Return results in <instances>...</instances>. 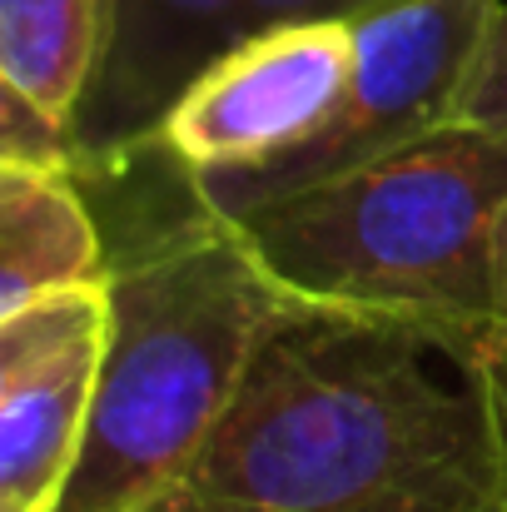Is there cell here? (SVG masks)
<instances>
[{"label": "cell", "mask_w": 507, "mask_h": 512, "mask_svg": "<svg viewBox=\"0 0 507 512\" xmlns=\"http://www.w3.org/2000/svg\"><path fill=\"white\" fill-rule=\"evenodd\" d=\"M448 125H468V130H488V135H503L507 140V0L493 10L473 60H468V75L453 95V115Z\"/></svg>", "instance_id": "cell-11"}, {"label": "cell", "mask_w": 507, "mask_h": 512, "mask_svg": "<svg viewBox=\"0 0 507 512\" xmlns=\"http://www.w3.org/2000/svg\"><path fill=\"white\" fill-rule=\"evenodd\" d=\"M483 358H488V383H493V408H498V433H503V458H507V339H488Z\"/></svg>", "instance_id": "cell-12"}, {"label": "cell", "mask_w": 507, "mask_h": 512, "mask_svg": "<svg viewBox=\"0 0 507 512\" xmlns=\"http://www.w3.org/2000/svg\"><path fill=\"white\" fill-rule=\"evenodd\" d=\"M493 339H507V204L498 214V264H493Z\"/></svg>", "instance_id": "cell-13"}, {"label": "cell", "mask_w": 507, "mask_h": 512, "mask_svg": "<svg viewBox=\"0 0 507 512\" xmlns=\"http://www.w3.org/2000/svg\"><path fill=\"white\" fill-rule=\"evenodd\" d=\"M120 0H0V80L75 120L105 70Z\"/></svg>", "instance_id": "cell-9"}, {"label": "cell", "mask_w": 507, "mask_h": 512, "mask_svg": "<svg viewBox=\"0 0 507 512\" xmlns=\"http://www.w3.org/2000/svg\"><path fill=\"white\" fill-rule=\"evenodd\" d=\"M85 284H110V249L80 174L0 165V319Z\"/></svg>", "instance_id": "cell-8"}, {"label": "cell", "mask_w": 507, "mask_h": 512, "mask_svg": "<svg viewBox=\"0 0 507 512\" xmlns=\"http://www.w3.org/2000/svg\"><path fill=\"white\" fill-rule=\"evenodd\" d=\"M483 343L289 299L155 512H507Z\"/></svg>", "instance_id": "cell-1"}, {"label": "cell", "mask_w": 507, "mask_h": 512, "mask_svg": "<svg viewBox=\"0 0 507 512\" xmlns=\"http://www.w3.org/2000/svg\"><path fill=\"white\" fill-rule=\"evenodd\" d=\"M398 0H120L115 40L90 85L75 174H120L155 150L174 95L229 45L289 20H358Z\"/></svg>", "instance_id": "cell-6"}, {"label": "cell", "mask_w": 507, "mask_h": 512, "mask_svg": "<svg viewBox=\"0 0 507 512\" xmlns=\"http://www.w3.org/2000/svg\"><path fill=\"white\" fill-rule=\"evenodd\" d=\"M0 165H40V170H80L75 120L45 110L25 90L0 80Z\"/></svg>", "instance_id": "cell-10"}, {"label": "cell", "mask_w": 507, "mask_h": 512, "mask_svg": "<svg viewBox=\"0 0 507 512\" xmlns=\"http://www.w3.org/2000/svg\"><path fill=\"white\" fill-rule=\"evenodd\" d=\"M498 5L503 0H398L373 15H358L353 70L319 130L304 135L294 150L274 155L269 165L189 174L194 199L239 224L284 194L314 189L448 125L453 95Z\"/></svg>", "instance_id": "cell-4"}, {"label": "cell", "mask_w": 507, "mask_h": 512, "mask_svg": "<svg viewBox=\"0 0 507 512\" xmlns=\"http://www.w3.org/2000/svg\"><path fill=\"white\" fill-rule=\"evenodd\" d=\"M503 204V135L438 125L358 170L254 209L239 229L289 299L493 339Z\"/></svg>", "instance_id": "cell-3"}, {"label": "cell", "mask_w": 507, "mask_h": 512, "mask_svg": "<svg viewBox=\"0 0 507 512\" xmlns=\"http://www.w3.org/2000/svg\"><path fill=\"white\" fill-rule=\"evenodd\" d=\"M244 229L199 199L110 254V339L60 512H155L284 314Z\"/></svg>", "instance_id": "cell-2"}, {"label": "cell", "mask_w": 507, "mask_h": 512, "mask_svg": "<svg viewBox=\"0 0 507 512\" xmlns=\"http://www.w3.org/2000/svg\"><path fill=\"white\" fill-rule=\"evenodd\" d=\"M353 20H289L219 50L169 105L155 150L179 174H229L294 150L343 95Z\"/></svg>", "instance_id": "cell-5"}, {"label": "cell", "mask_w": 507, "mask_h": 512, "mask_svg": "<svg viewBox=\"0 0 507 512\" xmlns=\"http://www.w3.org/2000/svg\"><path fill=\"white\" fill-rule=\"evenodd\" d=\"M110 339V284L0 319V512H60Z\"/></svg>", "instance_id": "cell-7"}]
</instances>
